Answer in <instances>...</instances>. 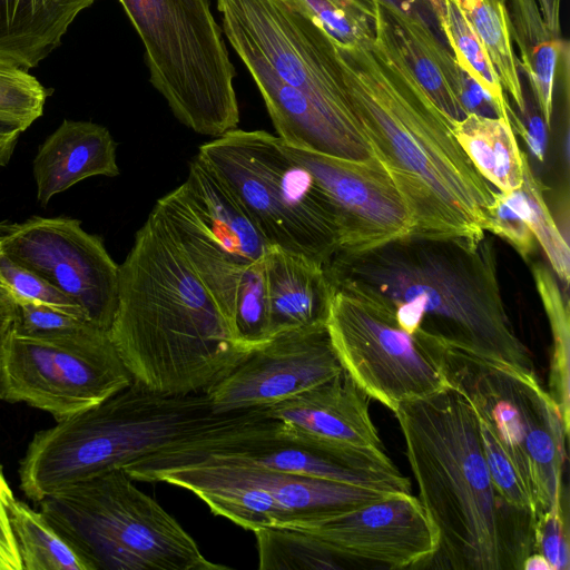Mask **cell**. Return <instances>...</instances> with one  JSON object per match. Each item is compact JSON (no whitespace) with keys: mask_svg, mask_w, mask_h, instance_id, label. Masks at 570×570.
<instances>
[{"mask_svg":"<svg viewBox=\"0 0 570 570\" xmlns=\"http://www.w3.org/2000/svg\"><path fill=\"white\" fill-rule=\"evenodd\" d=\"M336 50L365 139L410 212L411 234L480 242L493 188L412 72L381 3L374 38Z\"/></svg>","mask_w":570,"mask_h":570,"instance_id":"obj_1","label":"cell"},{"mask_svg":"<svg viewBox=\"0 0 570 570\" xmlns=\"http://www.w3.org/2000/svg\"><path fill=\"white\" fill-rule=\"evenodd\" d=\"M332 291L391 314L407 333L519 374H537L503 302L493 240L409 234L337 249L323 265Z\"/></svg>","mask_w":570,"mask_h":570,"instance_id":"obj_2","label":"cell"},{"mask_svg":"<svg viewBox=\"0 0 570 570\" xmlns=\"http://www.w3.org/2000/svg\"><path fill=\"white\" fill-rule=\"evenodd\" d=\"M393 413L419 500L438 532V550L424 568L522 570L534 551L535 517L497 491L468 396L451 384Z\"/></svg>","mask_w":570,"mask_h":570,"instance_id":"obj_3","label":"cell"},{"mask_svg":"<svg viewBox=\"0 0 570 570\" xmlns=\"http://www.w3.org/2000/svg\"><path fill=\"white\" fill-rule=\"evenodd\" d=\"M109 335L132 382L165 395L204 392L248 352L153 209L119 265Z\"/></svg>","mask_w":570,"mask_h":570,"instance_id":"obj_4","label":"cell"},{"mask_svg":"<svg viewBox=\"0 0 570 570\" xmlns=\"http://www.w3.org/2000/svg\"><path fill=\"white\" fill-rule=\"evenodd\" d=\"M250 411L216 414L205 392L165 395L131 382L102 402L37 432L20 461V489L38 503L72 483L124 469Z\"/></svg>","mask_w":570,"mask_h":570,"instance_id":"obj_5","label":"cell"},{"mask_svg":"<svg viewBox=\"0 0 570 570\" xmlns=\"http://www.w3.org/2000/svg\"><path fill=\"white\" fill-rule=\"evenodd\" d=\"M39 504L90 570H226L155 499L115 469L58 490Z\"/></svg>","mask_w":570,"mask_h":570,"instance_id":"obj_6","label":"cell"},{"mask_svg":"<svg viewBox=\"0 0 570 570\" xmlns=\"http://www.w3.org/2000/svg\"><path fill=\"white\" fill-rule=\"evenodd\" d=\"M197 157L222 179L271 246L322 265L342 246L334 204L278 136L235 128L203 144Z\"/></svg>","mask_w":570,"mask_h":570,"instance_id":"obj_7","label":"cell"},{"mask_svg":"<svg viewBox=\"0 0 570 570\" xmlns=\"http://www.w3.org/2000/svg\"><path fill=\"white\" fill-rule=\"evenodd\" d=\"M140 38L149 82L197 134L237 128L236 69L209 0H118Z\"/></svg>","mask_w":570,"mask_h":570,"instance_id":"obj_8","label":"cell"},{"mask_svg":"<svg viewBox=\"0 0 570 570\" xmlns=\"http://www.w3.org/2000/svg\"><path fill=\"white\" fill-rule=\"evenodd\" d=\"M449 381L498 439L535 500L538 515L563 508L569 428L537 374H519L444 348Z\"/></svg>","mask_w":570,"mask_h":570,"instance_id":"obj_9","label":"cell"},{"mask_svg":"<svg viewBox=\"0 0 570 570\" xmlns=\"http://www.w3.org/2000/svg\"><path fill=\"white\" fill-rule=\"evenodd\" d=\"M131 382L109 331L97 326L52 336L11 327L0 345V399L26 403L56 421L102 402Z\"/></svg>","mask_w":570,"mask_h":570,"instance_id":"obj_10","label":"cell"},{"mask_svg":"<svg viewBox=\"0 0 570 570\" xmlns=\"http://www.w3.org/2000/svg\"><path fill=\"white\" fill-rule=\"evenodd\" d=\"M153 210L232 331L242 276L264 258L271 245L222 179L197 156L186 180L160 197Z\"/></svg>","mask_w":570,"mask_h":570,"instance_id":"obj_11","label":"cell"},{"mask_svg":"<svg viewBox=\"0 0 570 570\" xmlns=\"http://www.w3.org/2000/svg\"><path fill=\"white\" fill-rule=\"evenodd\" d=\"M326 326L343 368L392 412L451 385L444 346L405 332L391 314L362 298L332 291Z\"/></svg>","mask_w":570,"mask_h":570,"instance_id":"obj_12","label":"cell"},{"mask_svg":"<svg viewBox=\"0 0 570 570\" xmlns=\"http://www.w3.org/2000/svg\"><path fill=\"white\" fill-rule=\"evenodd\" d=\"M0 249L75 302L86 318L109 331L118 296L119 265L102 239L70 217L33 216L0 223Z\"/></svg>","mask_w":570,"mask_h":570,"instance_id":"obj_13","label":"cell"},{"mask_svg":"<svg viewBox=\"0 0 570 570\" xmlns=\"http://www.w3.org/2000/svg\"><path fill=\"white\" fill-rule=\"evenodd\" d=\"M326 324L277 334L246 352L204 392L216 414L265 409L343 371Z\"/></svg>","mask_w":570,"mask_h":570,"instance_id":"obj_14","label":"cell"},{"mask_svg":"<svg viewBox=\"0 0 570 570\" xmlns=\"http://www.w3.org/2000/svg\"><path fill=\"white\" fill-rule=\"evenodd\" d=\"M289 528L318 538L343 569L425 567L439 544L436 529L412 493H393L356 509Z\"/></svg>","mask_w":570,"mask_h":570,"instance_id":"obj_15","label":"cell"},{"mask_svg":"<svg viewBox=\"0 0 570 570\" xmlns=\"http://www.w3.org/2000/svg\"><path fill=\"white\" fill-rule=\"evenodd\" d=\"M283 144L334 204L343 232L338 249H367L412 233L410 212L376 158L354 161Z\"/></svg>","mask_w":570,"mask_h":570,"instance_id":"obj_16","label":"cell"},{"mask_svg":"<svg viewBox=\"0 0 570 570\" xmlns=\"http://www.w3.org/2000/svg\"><path fill=\"white\" fill-rule=\"evenodd\" d=\"M368 399L343 370L264 411L281 423L285 439L347 459L390 463L370 415Z\"/></svg>","mask_w":570,"mask_h":570,"instance_id":"obj_17","label":"cell"},{"mask_svg":"<svg viewBox=\"0 0 570 570\" xmlns=\"http://www.w3.org/2000/svg\"><path fill=\"white\" fill-rule=\"evenodd\" d=\"M206 456L244 461L282 472L389 493H412L410 479L393 462L347 459L306 446L285 439L282 425L275 433L225 444L203 458Z\"/></svg>","mask_w":570,"mask_h":570,"instance_id":"obj_18","label":"cell"},{"mask_svg":"<svg viewBox=\"0 0 570 570\" xmlns=\"http://www.w3.org/2000/svg\"><path fill=\"white\" fill-rule=\"evenodd\" d=\"M243 63L264 100L277 136L286 145L354 161L375 158L366 141L341 129L264 66L253 60H243Z\"/></svg>","mask_w":570,"mask_h":570,"instance_id":"obj_19","label":"cell"},{"mask_svg":"<svg viewBox=\"0 0 570 570\" xmlns=\"http://www.w3.org/2000/svg\"><path fill=\"white\" fill-rule=\"evenodd\" d=\"M116 142L109 130L98 124L65 119L38 147L32 171L37 200H49L94 177L119 175Z\"/></svg>","mask_w":570,"mask_h":570,"instance_id":"obj_20","label":"cell"},{"mask_svg":"<svg viewBox=\"0 0 570 570\" xmlns=\"http://www.w3.org/2000/svg\"><path fill=\"white\" fill-rule=\"evenodd\" d=\"M264 266L271 338L283 332L326 324L332 288L321 263L271 246Z\"/></svg>","mask_w":570,"mask_h":570,"instance_id":"obj_21","label":"cell"},{"mask_svg":"<svg viewBox=\"0 0 570 570\" xmlns=\"http://www.w3.org/2000/svg\"><path fill=\"white\" fill-rule=\"evenodd\" d=\"M393 39L417 81L438 108L452 120L464 118L468 76L442 46L416 10L404 12L380 0Z\"/></svg>","mask_w":570,"mask_h":570,"instance_id":"obj_22","label":"cell"},{"mask_svg":"<svg viewBox=\"0 0 570 570\" xmlns=\"http://www.w3.org/2000/svg\"><path fill=\"white\" fill-rule=\"evenodd\" d=\"M97 0H0V61L29 70L61 43Z\"/></svg>","mask_w":570,"mask_h":570,"instance_id":"obj_23","label":"cell"},{"mask_svg":"<svg viewBox=\"0 0 570 570\" xmlns=\"http://www.w3.org/2000/svg\"><path fill=\"white\" fill-rule=\"evenodd\" d=\"M507 9L511 38L520 55L518 66L527 75L541 118L549 128L558 60L567 41L549 29L535 0H507Z\"/></svg>","mask_w":570,"mask_h":570,"instance_id":"obj_24","label":"cell"},{"mask_svg":"<svg viewBox=\"0 0 570 570\" xmlns=\"http://www.w3.org/2000/svg\"><path fill=\"white\" fill-rule=\"evenodd\" d=\"M452 132L476 170L499 191L518 189L523 180V159L511 121L469 112L451 121Z\"/></svg>","mask_w":570,"mask_h":570,"instance_id":"obj_25","label":"cell"},{"mask_svg":"<svg viewBox=\"0 0 570 570\" xmlns=\"http://www.w3.org/2000/svg\"><path fill=\"white\" fill-rule=\"evenodd\" d=\"M8 513L23 570H90L40 510L14 499Z\"/></svg>","mask_w":570,"mask_h":570,"instance_id":"obj_26","label":"cell"},{"mask_svg":"<svg viewBox=\"0 0 570 570\" xmlns=\"http://www.w3.org/2000/svg\"><path fill=\"white\" fill-rule=\"evenodd\" d=\"M439 26L459 68L488 96L497 117L510 120L511 107L495 68L459 0H444V16Z\"/></svg>","mask_w":570,"mask_h":570,"instance_id":"obj_27","label":"cell"},{"mask_svg":"<svg viewBox=\"0 0 570 570\" xmlns=\"http://www.w3.org/2000/svg\"><path fill=\"white\" fill-rule=\"evenodd\" d=\"M531 271L553 341L548 392L557 403L564 424L569 428V298L549 266L535 263Z\"/></svg>","mask_w":570,"mask_h":570,"instance_id":"obj_28","label":"cell"},{"mask_svg":"<svg viewBox=\"0 0 570 570\" xmlns=\"http://www.w3.org/2000/svg\"><path fill=\"white\" fill-rule=\"evenodd\" d=\"M460 3L487 49L503 91L523 114L527 102L512 47L507 0H464Z\"/></svg>","mask_w":570,"mask_h":570,"instance_id":"obj_29","label":"cell"},{"mask_svg":"<svg viewBox=\"0 0 570 570\" xmlns=\"http://www.w3.org/2000/svg\"><path fill=\"white\" fill-rule=\"evenodd\" d=\"M522 185L514 190L501 191L507 200L521 214L542 247L552 272L566 286L570 279V249L568 240L553 219L544 200L543 187L533 174L525 153Z\"/></svg>","mask_w":570,"mask_h":570,"instance_id":"obj_30","label":"cell"},{"mask_svg":"<svg viewBox=\"0 0 570 570\" xmlns=\"http://www.w3.org/2000/svg\"><path fill=\"white\" fill-rule=\"evenodd\" d=\"M259 570L343 569L314 534L289 527H264L254 531Z\"/></svg>","mask_w":570,"mask_h":570,"instance_id":"obj_31","label":"cell"},{"mask_svg":"<svg viewBox=\"0 0 570 570\" xmlns=\"http://www.w3.org/2000/svg\"><path fill=\"white\" fill-rule=\"evenodd\" d=\"M289 1L342 48H354L374 38L379 0Z\"/></svg>","mask_w":570,"mask_h":570,"instance_id":"obj_32","label":"cell"},{"mask_svg":"<svg viewBox=\"0 0 570 570\" xmlns=\"http://www.w3.org/2000/svg\"><path fill=\"white\" fill-rule=\"evenodd\" d=\"M232 331L245 351L257 347L269 337V306L264 258L250 265L237 288Z\"/></svg>","mask_w":570,"mask_h":570,"instance_id":"obj_33","label":"cell"},{"mask_svg":"<svg viewBox=\"0 0 570 570\" xmlns=\"http://www.w3.org/2000/svg\"><path fill=\"white\" fill-rule=\"evenodd\" d=\"M50 94L28 70L0 61V119L27 130L42 116Z\"/></svg>","mask_w":570,"mask_h":570,"instance_id":"obj_34","label":"cell"},{"mask_svg":"<svg viewBox=\"0 0 570 570\" xmlns=\"http://www.w3.org/2000/svg\"><path fill=\"white\" fill-rule=\"evenodd\" d=\"M478 421L484 459L497 491L511 505L527 510L537 518L538 507L535 500L528 490L519 471L488 424L479 416Z\"/></svg>","mask_w":570,"mask_h":570,"instance_id":"obj_35","label":"cell"},{"mask_svg":"<svg viewBox=\"0 0 570 570\" xmlns=\"http://www.w3.org/2000/svg\"><path fill=\"white\" fill-rule=\"evenodd\" d=\"M0 285L9 292L16 303L30 302L47 305L86 318L75 302L31 271L12 261L1 249Z\"/></svg>","mask_w":570,"mask_h":570,"instance_id":"obj_36","label":"cell"},{"mask_svg":"<svg viewBox=\"0 0 570 570\" xmlns=\"http://www.w3.org/2000/svg\"><path fill=\"white\" fill-rule=\"evenodd\" d=\"M90 326L96 325L83 317L30 302L17 303L12 325L21 333L40 336L72 334Z\"/></svg>","mask_w":570,"mask_h":570,"instance_id":"obj_37","label":"cell"},{"mask_svg":"<svg viewBox=\"0 0 570 570\" xmlns=\"http://www.w3.org/2000/svg\"><path fill=\"white\" fill-rule=\"evenodd\" d=\"M485 232L504 239L524 261H530L535 252L537 240L533 233L521 214L501 191L493 190V200L485 220Z\"/></svg>","mask_w":570,"mask_h":570,"instance_id":"obj_38","label":"cell"},{"mask_svg":"<svg viewBox=\"0 0 570 570\" xmlns=\"http://www.w3.org/2000/svg\"><path fill=\"white\" fill-rule=\"evenodd\" d=\"M569 531L563 508L537 515L533 528L534 551L542 554L552 570H569Z\"/></svg>","mask_w":570,"mask_h":570,"instance_id":"obj_39","label":"cell"},{"mask_svg":"<svg viewBox=\"0 0 570 570\" xmlns=\"http://www.w3.org/2000/svg\"><path fill=\"white\" fill-rule=\"evenodd\" d=\"M13 500L12 490L0 468V570H23L8 513Z\"/></svg>","mask_w":570,"mask_h":570,"instance_id":"obj_40","label":"cell"},{"mask_svg":"<svg viewBox=\"0 0 570 570\" xmlns=\"http://www.w3.org/2000/svg\"><path fill=\"white\" fill-rule=\"evenodd\" d=\"M511 125H514L519 132L524 137L528 145L535 157L543 161L544 159V142H546V125L541 117L531 116L528 122H522L511 108L509 111Z\"/></svg>","mask_w":570,"mask_h":570,"instance_id":"obj_41","label":"cell"},{"mask_svg":"<svg viewBox=\"0 0 570 570\" xmlns=\"http://www.w3.org/2000/svg\"><path fill=\"white\" fill-rule=\"evenodd\" d=\"M23 129L0 119V166H6L14 151Z\"/></svg>","mask_w":570,"mask_h":570,"instance_id":"obj_42","label":"cell"},{"mask_svg":"<svg viewBox=\"0 0 570 570\" xmlns=\"http://www.w3.org/2000/svg\"><path fill=\"white\" fill-rule=\"evenodd\" d=\"M17 303L9 292L0 285V345L13 325Z\"/></svg>","mask_w":570,"mask_h":570,"instance_id":"obj_43","label":"cell"},{"mask_svg":"<svg viewBox=\"0 0 570 570\" xmlns=\"http://www.w3.org/2000/svg\"><path fill=\"white\" fill-rule=\"evenodd\" d=\"M541 16L549 29L558 37L560 36V1L561 0H535Z\"/></svg>","mask_w":570,"mask_h":570,"instance_id":"obj_44","label":"cell"},{"mask_svg":"<svg viewBox=\"0 0 570 570\" xmlns=\"http://www.w3.org/2000/svg\"><path fill=\"white\" fill-rule=\"evenodd\" d=\"M522 570H552V568L542 554L532 552L524 559Z\"/></svg>","mask_w":570,"mask_h":570,"instance_id":"obj_45","label":"cell"},{"mask_svg":"<svg viewBox=\"0 0 570 570\" xmlns=\"http://www.w3.org/2000/svg\"><path fill=\"white\" fill-rule=\"evenodd\" d=\"M430 10L440 22L444 16V0H424Z\"/></svg>","mask_w":570,"mask_h":570,"instance_id":"obj_46","label":"cell"},{"mask_svg":"<svg viewBox=\"0 0 570 570\" xmlns=\"http://www.w3.org/2000/svg\"><path fill=\"white\" fill-rule=\"evenodd\" d=\"M391 6H395L404 12H411L415 10L413 8L416 0H382Z\"/></svg>","mask_w":570,"mask_h":570,"instance_id":"obj_47","label":"cell"},{"mask_svg":"<svg viewBox=\"0 0 570 570\" xmlns=\"http://www.w3.org/2000/svg\"><path fill=\"white\" fill-rule=\"evenodd\" d=\"M460 2H463L464 0H459Z\"/></svg>","mask_w":570,"mask_h":570,"instance_id":"obj_48","label":"cell"}]
</instances>
